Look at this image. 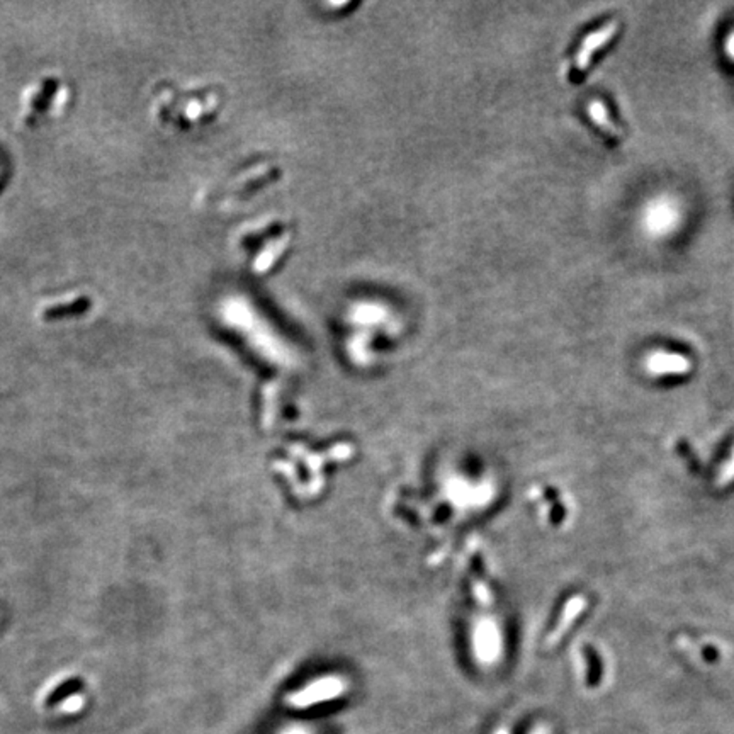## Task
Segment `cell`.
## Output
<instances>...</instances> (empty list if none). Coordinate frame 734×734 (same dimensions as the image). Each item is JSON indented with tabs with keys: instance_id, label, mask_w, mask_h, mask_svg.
I'll return each instance as SVG.
<instances>
[{
	"instance_id": "obj_7",
	"label": "cell",
	"mask_w": 734,
	"mask_h": 734,
	"mask_svg": "<svg viewBox=\"0 0 734 734\" xmlns=\"http://www.w3.org/2000/svg\"><path fill=\"white\" fill-rule=\"evenodd\" d=\"M587 605V600L583 599V596H575V599L571 600L570 603L566 605V610H564V615H563V620L559 622L558 626V631H556V636H561L564 631H566L568 627H570V624L573 622V620L576 619V615L582 612V608Z\"/></svg>"
},
{
	"instance_id": "obj_11",
	"label": "cell",
	"mask_w": 734,
	"mask_h": 734,
	"mask_svg": "<svg viewBox=\"0 0 734 734\" xmlns=\"http://www.w3.org/2000/svg\"><path fill=\"white\" fill-rule=\"evenodd\" d=\"M288 734H305V733H301V731H293V733H288Z\"/></svg>"
},
{
	"instance_id": "obj_3",
	"label": "cell",
	"mask_w": 734,
	"mask_h": 734,
	"mask_svg": "<svg viewBox=\"0 0 734 734\" xmlns=\"http://www.w3.org/2000/svg\"><path fill=\"white\" fill-rule=\"evenodd\" d=\"M644 366L651 376H667V374H687L690 371V361L680 354H669L658 350L644 359Z\"/></svg>"
},
{
	"instance_id": "obj_10",
	"label": "cell",
	"mask_w": 734,
	"mask_h": 734,
	"mask_svg": "<svg viewBox=\"0 0 734 734\" xmlns=\"http://www.w3.org/2000/svg\"><path fill=\"white\" fill-rule=\"evenodd\" d=\"M532 734H547V731H546V729H544V728H538V729H535V731L532 733Z\"/></svg>"
},
{
	"instance_id": "obj_8",
	"label": "cell",
	"mask_w": 734,
	"mask_h": 734,
	"mask_svg": "<svg viewBox=\"0 0 734 734\" xmlns=\"http://www.w3.org/2000/svg\"><path fill=\"white\" fill-rule=\"evenodd\" d=\"M733 479H734V454H733V458L729 459L728 465H726L723 473L719 474V481H717V485L724 486V485H728L729 481H733Z\"/></svg>"
},
{
	"instance_id": "obj_12",
	"label": "cell",
	"mask_w": 734,
	"mask_h": 734,
	"mask_svg": "<svg viewBox=\"0 0 734 734\" xmlns=\"http://www.w3.org/2000/svg\"><path fill=\"white\" fill-rule=\"evenodd\" d=\"M497 734H508V733H507V731H498Z\"/></svg>"
},
{
	"instance_id": "obj_6",
	"label": "cell",
	"mask_w": 734,
	"mask_h": 734,
	"mask_svg": "<svg viewBox=\"0 0 734 734\" xmlns=\"http://www.w3.org/2000/svg\"><path fill=\"white\" fill-rule=\"evenodd\" d=\"M335 692H338V685H335V683H326V685H321V687H313V688H309L308 692L298 695L296 705H308V704H312V702L326 699V697H330Z\"/></svg>"
},
{
	"instance_id": "obj_4",
	"label": "cell",
	"mask_w": 734,
	"mask_h": 734,
	"mask_svg": "<svg viewBox=\"0 0 734 734\" xmlns=\"http://www.w3.org/2000/svg\"><path fill=\"white\" fill-rule=\"evenodd\" d=\"M588 116L594 121L595 126H599L607 136H610V138L614 140L622 138V131L617 128V124L612 121L610 116H608V109L602 100H592V102L588 104Z\"/></svg>"
},
{
	"instance_id": "obj_9",
	"label": "cell",
	"mask_w": 734,
	"mask_h": 734,
	"mask_svg": "<svg viewBox=\"0 0 734 734\" xmlns=\"http://www.w3.org/2000/svg\"><path fill=\"white\" fill-rule=\"evenodd\" d=\"M726 51H728V55L731 56V58H734V33L728 38V43H726Z\"/></svg>"
},
{
	"instance_id": "obj_5",
	"label": "cell",
	"mask_w": 734,
	"mask_h": 734,
	"mask_svg": "<svg viewBox=\"0 0 734 734\" xmlns=\"http://www.w3.org/2000/svg\"><path fill=\"white\" fill-rule=\"evenodd\" d=\"M84 687H86V683H84L82 679H68L63 683H60L55 690H51L50 695L44 700V705L46 707H55V705L62 704L63 700L72 699L75 693L84 690Z\"/></svg>"
},
{
	"instance_id": "obj_2",
	"label": "cell",
	"mask_w": 734,
	"mask_h": 734,
	"mask_svg": "<svg viewBox=\"0 0 734 734\" xmlns=\"http://www.w3.org/2000/svg\"><path fill=\"white\" fill-rule=\"evenodd\" d=\"M617 31H619V22L612 21V22L605 24V26L600 27V29H596V31H594V33L588 34L587 38L582 41V46H580L578 53H576V60H575L576 68L582 72L587 70L588 65H590L592 58H594L595 51H599L600 48H603L605 44L610 41V39L617 34Z\"/></svg>"
},
{
	"instance_id": "obj_1",
	"label": "cell",
	"mask_w": 734,
	"mask_h": 734,
	"mask_svg": "<svg viewBox=\"0 0 734 734\" xmlns=\"http://www.w3.org/2000/svg\"><path fill=\"white\" fill-rule=\"evenodd\" d=\"M681 206L675 197L660 196L649 201L643 211V228L649 236L661 238L675 232L681 223Z\"/></svg>"
}]
</instances>
